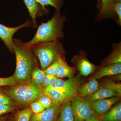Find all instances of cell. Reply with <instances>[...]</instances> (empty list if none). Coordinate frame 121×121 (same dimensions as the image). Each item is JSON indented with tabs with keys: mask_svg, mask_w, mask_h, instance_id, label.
Wrapping results in <instances>:
<instances>
[{
	"mask_svg": "<svg viewBox=\"0 0 121 121\" xmlns=\"http://www.w3.org/2000/svg\"><path fill=\"white\" fill-rule=\"evenodd\" d=\"M15 109L14 105L0 104V116L13 111Z\"/></svg>",
	"mask_w": 121,
	"mask_h": 121,
	"instance_id": "obj_32",
	"label": "cell"
},
{
	"mask_svg": "<svg viewBox=\"0 0 121 121\" xmlns=\"http://www.w3.org/2000/svg\"><path fill=\"white\" fill-rule=\"evenodd\" d=\"M30 107L33 114H38L45 109L43 105L37 100L30 104Z\"/></svg>",
	"mask_w": 121,
	"mask_h": 121,
	"instance_id": "obj_30",
	"label": "cell"
},
{
	"mask_svg": "<svg viewBox=\"0 0 121 121\" xmlns=\"http://www.w3.org/2000/svg\"><path fill=\"white\" fill-rule=\"evenodd\" d=\"M31 48L39 59L43 70L59 59H66V52L60 40L38 43L32 45Z\"/></svg>",
	"mask_w": 121,
	"mask_h": 121,
	"instance_id": "obj_4",
	"label": "cell"
},
{
	"mask_svg": "<svg viewBox=\"0 0 121 121\" xmlns=\"http://www.w3.org/2000/svg\"><path fill=\"white\" fill-rule=\"evenodd\" d=\"M99 84V89L105 88L114 91L121 95V84L115 82L109 78L103 79Z\"/></svg>",
	"mask_w": 121,
	"mask_h": 121,
	"instance_id": "obj_21",
	"label": "cell"
},
{
	"mask_svg": "<svg viewBox=\"0 0 121 121\" xmlns=\"http://www.w3.org/2000/svg\"><path fill=\"white\" fill-rule=\"evenodd\" d=\"M56 121H75L70 101L62 103L59 114Z\"/></svg>",
	"mask_w": 121,
	"mask_h": 121,
	"instance_id": "obj_18",
	"label": "cell"
},
{
	"mask_svg": "<svg viewBox=\"0 0 121 121\" xmlns=\"http://www.w3.org/2000/svg\"><path fill=\"white\" fill-rule=\"evenodd\" d=\"M13 45L16 60L13 76L19 84L30 81L32 72L37 66L36 56L31 47L20 39L13 38Z\"/></svg>",
	"mask_w": 121,
	"mask_h": 121,
	"instance_id": "obj_1",
	"label": "cell"
},
{
	"mask_svg": "<svg viewBox=\"0 0 121 121\" xmlns=\"http://www.w3.org/2000/svg\"><path fill=\"white\" fill-rule=\"evenodd\" d=\"M32 27V21L28 20L21 25L10 27L0 24V39L4 43L5 45L12 53H14L13 45V37L14 34L20 29L26 27Z\"/></svg>",
	"mask_w": 121,
	"mask_h": 121,
	"instance_id": "obj_9",
	"label": "cell"
},
{
	"mask_svg": "<svg viewBox=\"0 0 121 121\" xmlns=\"http://www.w3.org/2000/svg\"><path fill=\"white\" fill-rule=\"evenodd\" d=\"M82 75L79 73L75 76L64 80L59 78L53 84L44 89H64L80 86Z\"/></svg>",
	"mask_w": 121,
	"mask_h": 121,
	"instance_id": "obj_13",
	"label": "cell"
},
{
	"mask_svg": "<svg viewBox=\"0 0 121 121\" xmlns=\"http://www.w3.org/2000/svg\"><path fill=\"white\" fill-rule=\"evenodd\" d=\"M109 78L113 81H120L121 80V74L110 76Z\"/></svg>",
	"mask_w": 121,
	"mask_h": 121,
	"instance_id": "obj_33",
	"label": "cell"
},
{
	"mask_svg": "<svg viewBox=\"0 0 121 121\" xmlns=\"http://www.w3.org/2000/svg\"><path fill=\"white\" fill-rule=\"evenodd\" d=\"M0 104L14 105V103L10 97L7 95L0 87Z\"/></svg>",
	"mask_w": 121,
	"mask_h": 121,
	"instance_id": "obj_31",
	"label": "cell"
},
{
	"mask_svg": "<svg viewBox=\"0 0 121 121\" xmlns=\"http://www.w3.org/2000/svg\"><path fill=\"white\" fill-rule=\"evenodd\" d=\"M28 9L30 17L32 20V27H37V25L36 19L37 17L42 16L43 15L49 13L48 10H45L36 0H23Z\"/></svg>",
	"mask_w": 121,
	"mask_h": 121,
	"instance_id": "obj_11",
	"label": "cell"
},
{
	"mask_svg": "<svg viewBox=\"0 0 121 121\" xmlns=\"http://www.w3.org/2000/svg\"><path fill=\"white\" fill-rule=\"evenodd\" d=\"M64 0H36L45 10H48L45 6L49 5L54 7L56 10L59 11H60L64 4Z\"/></svg>",
	"mask_w": 121,
	"mask_h": 121,
	"instance_id": "obj_23",
	"label": "cell"
},
{
	"mask_svg": "<svg viewBox=\"0 0 121 121\" xmlns=\"http://www.w3.org/2000/svg\"><path fill=\"white\" fill-rule=\"evenodd\" d=\"M117 97H121V95L114 91L101 88L93 94L84 98L91 104L99 99Z\"/></svg>",
	"mask_w": 121,
	"mask_h": 121,
	"instance_id": "obj_16",
	"label": "cell"
},
{
	"mask_svg": "<svg viewBox=\"0 0 121 121\" xmlns=\"http://www.w3.org/2000/svg\"><path fill=\"white\" fill-rule=\"evenodd\" d=\"M70 102L75 121H84L93 116L90 104L85 98L77 95Z\"/></svg>",
	"mask_w": 121,
	"mask_h": 121,
	"instance_id": "obj_5",
	"label": "cell"
},
{
	"mask_svg": "<svg viewBox=\"0 0 121 121\" xmlns=\"http://www.w3.org/2000/svg\"><path fill=\"white\" fill-rule=\"evenodd\" d=\"M62 104L56 103L37 114H33L29 121H56Z\"/></svg>",
	"mask_w": 121,
	"mask_h": 121,
	"instance_id": "obj_10",
	"label": "cell"
},
{
	"mask_svg": "<svg viewBox=\"0 0 121 121\" xmlns=\"http://www.w3.org/2000/svg\"><path fill=\"white\" fill-rule=\"evenodd\" d=\"M99 118L93 115L84 121H99Z\"/></svg>",
	"mask_w": 121,
	"mask_h": 121,
	"instance_id": "obj_34",
	"label": "cell"
},
{
	"mask_svg": "<svg viewBox=\"0 0 121 121\" xmlns=\"http://www.w3.org/2000/svg\"><path fill=\"white\" fill-rule=\"evenodd\" d=\"M60 59L52 63L47 68L44 70V73L56 76L59 67Z\"/></svg>",
	"mask_w": 121,
	"mask_h": 121,
	"instance_id": "obj_26",
	"label": "cell"
},
{
	"mask_svg": "<svg viewBox=\"0 0 121 121\" xmlns=\"http://www.w3.org/2000/svg\"><path fill=\"white\" fill-rule=\"evenodd\" d=\"M113 14L117 17V22L119 26L121 25V2H115L113 4L112 8Z\"/></svg>",
	"mask_w": 121,
	"mask_h": 121,
	"instance_id": "obj_28",
	"label": "cell"
},
{
	"mask_svg": "<svg viewBox=\"0 0 121 121\" xmlns=\"http://www.w3.org/2000/svg\"><path fill=\"white\" fill-rule=\"evenodd\" d=\"M33 114L30 107H27L17 112L15 115V121H29Z\"/></svg>",
	"mask_w": 121,
	"mask_h": 121,
	"instance_id": "obj_24",
	"label": "cell"
},
{
	"mask_svg": "<svg viewBox=\"0 0 121 121\" xmlns=\"http://www.w3.org/2000/svg\"><path fill=\"white\" fill-rule=\"evenodd\" d=\"M99 121H121V103L113 106L110 110L100 119Z\"/></svg>",
	"mask_w": 121,
	"mask_h": 121,
	"instance_id": "obj_20",
	"label": "cell"
},
{
	"mask_svg": "<svg viewBox=\"0 0 121 121\" xmlns=\"http://www.w3.org/2000/svg\"><path fill=\"white\" fill-rule=\"evenodd\" d=\"M112 48L111 53L102 60L99 66H103L121 63V42L113 44Z\"/></svg>",
	"mask_w": 121,
	"mask_h": 121,
	"instance_id": "obj_15",
	"label": "cell"
},
{
	"mask_svg": "<svg viewBox=\"0 0 121 121\" xmlns=\"http://www.w3.org/2000/svg\"><path fill=\"white\" fill-rule=\"evenodd\" d=\"M99 89V83L97 79L90 78L88 82L80 86L78 90V95L86 97L95 93Z\"/></svg>",
	"mask_w": 121,
	"mask_h": 121,
	"instance_id": "obj_14",
	"label": "cell"
},
{
	"mask_svg": "<svg viewBox=\"0 0 121 121\" xmlns=\"http://www.w3.org/2000/svg\"><path fill=\"white\" fill-rule=\"evenodd\" d=\"M13 76L7 78H0V87L13 86L19 84Z\"/></svg>",
	"mask_w": 121,
	"mask_h": 121,
	"instance_id": "obj_25",
	"label": "cell"
},
{
	"mask_svg": "<svg viewBox=\"0 0 121 121\" xmlns=\"http://www.w3.org/2000/svg\"><path fill=\"white\" fill-rule=\"evenodd\" d=\"M58 79L56 76L45 73L43 79L42 86L43 88H45L55 82Z\"/></svg>",
	"mask_w": 121,
	"mask_h": 121,
	"instance_id": "obj_27",
	"label": "cell"
},
{
	"mask_svg": "<svg viewBox=\"0 0 121 121\" xmlns=\"http://www.w3.org/2000/svg\"><path fill=\"white\" fill-rule=\"evenodd\" d=\"M121 73V63H119L103 66H99L98 69L91 74V78L97 80L105 76H111Z\"/></svg>",
	"mask_w": 121,
	"mask_h": 121,
	"instance_id": "obj_12",
	"label": "cell"
},
{
	"mask_svg": "<svg viewBox=\"0 0 121 121\" xmlns=\"http://www.w3.org/2000/svg\"><path fill=\"white\" fill-rule=\"evenodd\" d=\"M1 89L14 103L22 107H27L44 94V88L38 86L31 80Z\"/></svg>",
	"mask_w": 121,
	"mask_h": 121,
	"instance_id": "obj_3",
	"label": "cell"
},
{
	"mask_svg": "<svg viewBox=\"0 0 121 121\" xmlns=\"http://www.w3.org/2000/svg\"><path fill=\"white\" fill-rule=\"evenodd\" d=\"M67 19L66 17L61 15L60 11L56 10L51 19L39 26L34 37L26 43L27 45L31 47L38 43L60 40L64 37L63 29Z\"/></svg>",
	"mask_w": 121,
	"mask_h": 121,
	"instance_id": "obj_2",
	"label": "cell"
},
{
	"mask_svg": "<svg viewBox=\"0 0 121 121\" xmlns=\"http://www.w3.org/2000/svg\"><path fill=\"white\" fill-rule=\"evenodd\" d=\"M44 74V71L40 69L38 67H36L32 72L31 80L38 86L43 87L42 83Z\"/></svg>",
	"mask_w": 121,
	"mask_h": 121,
	"instance_id": "obj_22",
	"label": "cell"
},
{
	"mask_svg": "<svg viewBox=\"0 0 121 121\" xmlns=\"http://www.w3.org/2000/svg\"><path fill=\"white\" fill-rule=\"evenodd\" d=\"M0 121H4V120H2V119H0Z\"/></svg>",
	"mask_w": 121,
	"mask_h": 121,
	"instance_id": "obj_35",
	"label": "cell"
},
{
	"mask_svg": "<svg viewBox=\"0 0 121 121\" xmlns=\"http://www.w3.org/2000/svg\"><path fill=\"white\" fill-rule=\"evenodd\" d=\"M80 86L64 89H44V94L48 95L55 104H62L64 102L71 101L77 96Z\"/></svg>",
	"mask_w": 121,
	"mask_h": 121,
	"instance_id": "obj_6",
	"label": "cell"
},
{
	"mask_svg": "<svg viewBox=\"0 0 121 121\" xmlns=\"http://www.w3.org/2000/svg\"><path fill=\"white\" fill-rule=\"evenodd\" d=\"M59 67L56 76L58 78H71L74 76L77 69L75 65L70 66L68 64L66 59H60Z\"/></svg>",
	"mask_w": 121,
	"mask_h": 121,
	"instance_id": "obj_17",
	"label": "cell"
},
{
	"mask_svg": "<svg viewBox=\"0 0 121 121\" xmlns=\"http://www.w3.org/2000/svg\"><path fill=\"white\" fill-rule=\"evenodd\" d=\"M87 56L86 52L82 50L71 59L72 62L76 66L79 73L84 77L92 74L99 67L89 61Z\"/></svg>",
	"mask_w": 121,
	"mask_h": 121,
	"instance_id": "obj_7",
	"label": "cell"
},
{
	"mask_svg": "<svg viewBox=\"0 0 121 121\" xmlns=\"http://www.w3.org/2000/svg\"><path fill=\"white\" fill-rule=\"evenodd\" d=\"M121 99V97H113L99 99L91 103L90 107L93 115L100 119Z\"/></svg>",
	"mask_w": 121,
	"mask_h": 121,
	"instance_id": "obj_8",
	"label": "cell"
},
{
	"mask_svg": "<svg viewBox=\"0 0 121 121\" xmlns=\"http://www.w3.org/2000/svg\"><path fill=\"white\" fill-rule=\"evenodd\" d=\"M102 6L101 10L97 16V19L100 20L106 19L109 17H112L113 16L112 11L113 4L117 0H101Z\"/></svg>",
	"mask_w": 121,
	"mask_h": 121,
	"instance_id": "obj_19",
	"label": "cell"
},
{
	"mask_svg": "<svg viewBox=\"0 0 121 121\" xmlns=\"http://www.w3.org/2000/svg\"><path fill=\"white\" fill-rule=\"evenodd\" d=\"M37 100L43 105L45 109L50 108L55 104L51 99L44 94Z\"/></svg>",
	"mask_w": 121,
	"mask_h": 121,
	"instance_id": "obj_29",
	"label": "cell"
}]
</instances>
